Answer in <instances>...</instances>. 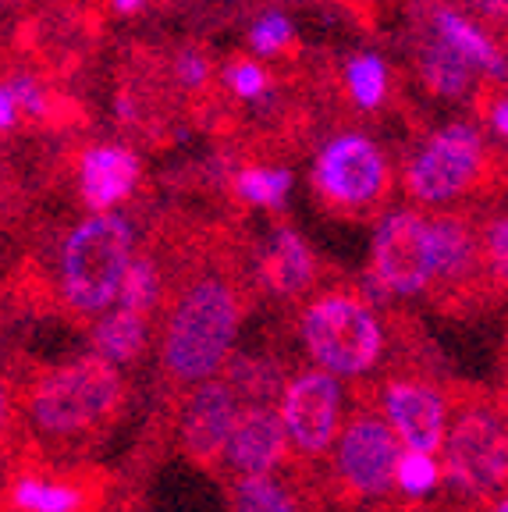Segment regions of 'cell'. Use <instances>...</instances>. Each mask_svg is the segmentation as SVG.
I'll list each match as a JSON object with an SVG mask.
<instances>
[{"label": "cell", "instance_id": "cell-7", "mask_svg": "<svg viewBox=\"0 0 508 512\" xmlns=\"http://www.w3.org/2000/svg\"><path fill=\"white\" fill-rule=\"evenodd\" d=\"M395 164L388 150L363 128H338L313 153L310 185L317 200L338 217L384 214L395 192Z\"/></svg>", "mask_w": 508, "mask_h": 512}, {"label": "cell", "instance_id": "cell-32", "mask_svg": "<svg viewBox=\"0 0 508 512\" xmlns=\"http://www.w3.org/2000/svg\"><path fill=\"white\" fill-rule=\"evenodd\" d=\"M480 111H484V128H487V132H491L498 143L508 146V86H494V93L484 96Z\"/></svg>", "mask_w": 508, "mask_h": 512}, {"label": "cell", "instance_id": "cell-36", "mask_svg": "<svg viewBox=\"0 0 508 512\" xmlns=\"http://www.w3.org/2000/svg\"><path fill=\"white\" fill-rule=\"evenodd\" d=\"M104 4L114 11V15H125V18L128 15H139V11L146 8V0H104Z\"/></svg>", "mask_w": 508, "mask_h": 512}, {"label": "cell", "instance_id": "cell-8", "mask_svg": "<svg viewBox=\"0 0 508 512\" xmlns=\"http://www.w3.org/2000/svg\"><path fill=\"white\" fill-rule=\"evenodd\" d=\"M402 452V438H398L395 427L384 420V413L374 402L352 409L342 434L334 441L331 456H327L331 491L349 505L381 502V498H388L395 491V473Z\"/></svg>", "mask_w": 508, "mask_h": 512}, {"label": "cell", "instance_id": "cell-3", "mask_svg": "<svg viewBox=\"0 0 508 512\" xmlns=\"http://www.w3.org/2000/svg\"><path fill=\"white\" fill-rule=\"evenodd\" d=\"M135 253V224L121 210H89L57 242V303L72 317H100L118 306Z\"/></svg>", "mask_w": 508, "mask_h": 512}, {"label": "cell", "instance_id": "cell-5", "mask_svg": "<svg viewBox=\"0 0 508 512\" xmlns=\"http://www.w3.org/2000/svg\"><path fill=\"white\" fill-rule=\"evenodd\" d=\"M491 132L469 118L430 128L398 171L405 200L430 210H452L491 178Z\"/></svg>", "mask_w": 508, "mask_h": 512}, {"label": "cell", "instance_id": "cell-9", "mask_svg": "<svg viewBox=\"0 0 508 512\" xmlns=\"http://www.w3.org/2000/svg\"><path fill=\"white\" fill-rule=\"evenodd\" d=\"M377 285L391 299L430 296L437 285L434 214L416 203L391 207L377 217L370 235V267Z\"/></svg>", "mask_w": 508, "mask_h": 512}, {"label": "cell", "instance_id": "cell-31", "mask_svg": "<svg viewBox=\"0 0 508 512\" xmlns=\"http://www.w3.org/2000/svg\"><path fill=\"white\" fill-rule=\"evenodd\" d=\"M171 79L178 82V89L185 93H207L214 82V61L207 50L199 47H182L171 57Z\"/></svg>", "mask_w": 508, "mask_h": 512}, {"label": "cell", "instance_id": "cell-13", "mask_svg": "<svg viewBox=\"0 0 508 512\" xmlns=\"http://www.w3.org/2000/svg\"><path fill=\"white\" fill-rule=\"evenodd\" d=\"M143 185V157L121 139L89 143L75 157V192L86 210H121Z\"/></svg>", "mask_w": 508, "mask_h": 512}, {"label": "cell", "instance_id": "cell-17", "mask_svg": "<svg viewBox=\"0 0 508 512\" xmlns=\"http://www.w3.org/2000/svg\"><path fill=\"white\" fill-rule=\"evenodd\" d=\"M320 281L317 249L299 235L292 224H274L256 253V285L274 299H302L310 296Z\"/></svg>", "mask_w": 508, "mask_h": 512}, {"label": "cell", "instance_id": "cell-19", "mask_svg": "<svg viewBox=\"0 0 508 512\" xmlns=\"http://www.w3.org/2000/svg\"><path fill=\"white\" fill-rule=\"evenodd\" d=\"M100 495L79 477H50L22 470L8 480V512H89Z\"/></svg>", "mask_w": 508, "mask_h": 512}, {"label": "cell", "instance_id": "cell-23", "mask_svg": "<svg viewBox=\"0 0 508 512\" xmlns=\"http://www.w3.org/2000/svg\"><path fill=\"white\" fill-rule=\"evenodd\" d=\"M231 512H302V495L278 473L231 477Z\"/></svg>", "mask_w": 508, "mask_h": 512}, {"label": "cell", "instance_id": "cell-15", "mask_svg": "<svg viewBox=\"0 0 508 512\" xmlns=\"http://www.w3.org/2000/svg\"><path fill=\"white\" fill-rule=\"evenodd\" d=\"M434 253H437V285L441 296H469L477 285H487L484 239L480 228L459 210H437L434 214Z\"/></svg>", "mask_w": 508, "mask_h": 512}, {"label": "cell", "instance_id": "cell-26", "mask_svg": "<svg viewBox=\"0 0 508 512\" xmlns=\"http://www.w3.org/2000/svg\"><path fill=\"white\" fill-rule=\"evenodd\" d=\"M221 86L231 100H239V104H246V107H256V104H267L270 96H274V75H270L267 61L256 54L231 57V61L221 68Z\"/></svg>", "mask_w": 508, "mask_h": 512}, {"label": "cell", "instance_id": "cell-2", "mask_svg": "<svg viewBox=\"0 0 508 512\" xmlns=\"http://www.w3.org/2000/svg\"><path fill=\"white\" fill-rule=\"evenodd\" d=\"M128 402V381L118 363L100 352L43 367L22 388L25 431L47 448L75 452L86 441L107 434Z\"/></svg>", "mask_w": 508, "mask_h": 512}, {"label": "cell", "instance_id": "cell-33", "mask_svg": "<svg viewBox=\"0 0 508 512\" xmlns=\"http://www.w3.org/2000/svg\"><path fill=\"white\" fill-rule=\"evenodd\" d=\"M459 4L494 29H508V0H459Z\"/></svg>", "mask_w": 508, "mask_h": 512}, {"label": "cell", "instance_id": "cell-38", "mask_svg": "<svg viewBox=\"0 0 508 512\" xmlns=\"http://www.w3.org/2000/svg\"><path fill=\"white\" fill-rule=\"evenodd\" d=\"M338 4H345V8H352V11H370L377 0H338Z\"/></svg>", "mask_w": 508, "mask_h": 512}, {"label": "cell", "instance_id": "cell-20", "mask_svg": "<svg viewBox=\"0 0 508 512\" xmlns=\"http://www.w3.org/2000/svg\"><path fill=\"white\" fill-rule=\"evenodd\" d=\"M153 324L150 313L128 310V306H111L107 313L93 320L89 328V349L100 352L104 360L128 367V363L143 360L146 349H150Z\"/></svg>", "mask_w": 508, "mask_h": 512}, {"label": "cell", "instance_id": "cell-14", "mask_svg": "<svg viewBox=\"0 0 508 512\" xmlns=\"http://www.w3.org/2000/svg\"><path fill=\"white\" fill-rule=\"evenodd\" d=\"M292 438H288L285 416L270 402H246L235 431H231L224 470L231 477H256V473H278L292 459Z\"/></svg>", "mask_w": 508, "mask_h": 512}, {"label": "cell", "instance_id": "cell-30", "mask_svg": "<svg viewBox=\"0 0 508 512\" xmlns=\"http://www.w3.org/2000/svg\"><path fill=\"white\" fill-rule=\"evenodd\" d=\"M480 239H484L487 285L494 292H508V210L480 224Z\"/></svg>", "mask_w": 508, "mask_h": 512}, {"label": "cell", "instance_id": "cell-11", "mask_svg": "<svg viewBox=\"0 0 508 512\" xmlns=\"http://www.w3.org/2000/svg\"><path fill=\"white\" fill-rule=\"evenodd\" d=\"M242 406L246 402H242V395L235 392V384L224 374L185 388L178 424H175V438L178 448H182V456L192 466H203V470L224 466V452H228L231 431L239 424Z\"/></svg>", "mask_w": 508, "mask_h": 512}, {"label": "cell", "instance_id": "cell-28", "mask_svg": "<svg viewBox=\"0 0 508 512\" xmlns=\"http://www.w3.org/2000/svg\"><path fill=\"white\" fill-rule=\"evenodd\" d=\"M295 40H299V32H295V22L285 8H263L260 15L249 22V32H246L249 54L263 57V61L285 57L288 50L295 47Z\"/></svg>", "mask_w": 508, "mask_h": 512}, {"label": "cell", "instance_id": "cell-1", "mask_svg": "<svg viewBox=\"0 0 508 512\" xmlns=\"http://www.w3.org/2000/svg\"><path fill=\"white\" fill-rule=\"evenodd\" d=\"M246 320V281L231 267H199L167 292L160 320V370L167 384L192 388L224 374Z\"/></svg>", "mask_w": 508, "mask_h": 512}, {"label": "cell", "instance_id": "cell-22", "mask_svg": "<svg viewBox=\"0 0 508 512\" xmlns=\"http://www.w3.org/2000/svg\"><path fill=\"white\" fill-rule=\"evenodd\" d=\"M342 89L349 96V104L359 114H377L388 107L391 93H395V75L391 64L381 50H352L342 61Z\"/></svg>", "mask_w": 508, "mask_h": 512}, {"label": "cell", "instance_id": "cell-37", "mask_svg": "<svg viewBox=\"0 0 508 512\" xmlns=\"http://www.w3.org/2000/svg\"><path fill=\"white\" fill-rule=\"evenodd\" d=\"M487 512H508V488L501 491V495H494L491 502H487Z\"/></svg>", "mask_w": 508, "mask_h": 512}, {"label": "cell", "instance_id": "cell-27", "mask_svg": "<svg viewBox=\"0 0 508 512\" xmlns=\"http://www.w3.org/2000/svg\"><path fill=\"white\" fill-rule=\"evenodd\" d=\"M445 484V463L437 459V452H423V448H405L398 459L395 473V491L409 502H423V498L437 495V488Z\"/></svg>", "mask_w": 508, "mask_h": 512}, {"label": "cell", "instance_id": "cell-10", "mask_svg": "<svg viewBox=\"0 0 508 512\" xmlns=\"http://www.w3.org/2000/svg\"><path fill=\"white\" fill-rule=\"evenodd\" d=\"M345 381L334 377L331 370L317 367H299L285 381V392L278 399V409L285 416L288 438H292V452L299 463H317V459L331 456L334 441L345 427Z\"/></svg>", "mask_w": 508, "mask_h": 512}, {"label": "cell", "instance_id": "cell-21", "mask_svg": "<svg viewBox=\"0 0 508 512\" xmlns=\"http://www.w3.org/2000/svg\"><path fill=\"white\" fill-rule=\"evenodd\" d=\"M228 189L242 207L263 210V214H281L295 192V175H292V168H285V164L249 160V164L231 168Z\"/></svg>", "mask_w": 508, "mask_h": 512}, {"label": "cell", "instance_id": "cell-34", "mask_svg": "<svg viewBox=\"0 0 508 512\" xmlns=\"http://www.w3.org/2000/svg\"><path fill=\"white\" fill-rule=\"evenodd\" d=\"M18 125H22V114H18L15 96H11V89L0 82V132H4V136H11Z\"/></svg>", "mask_w": 508, "mask_h": 512}, {"label": "cell", "instance_id": "cell-25", "mask_svg": "<svg viewBox=\"0 0 508 512\" xmlns=\"http://www.w3.org/2000/svg\"><path fill=\"white\" fill-rule=\"evenodd\" d=\"M235 392L242 395V402H274L285 392L288 377L281 374L278 363L260 360V356H231L228 370H224Z\"/></svg>", "mask_w": 508, "mask_h": 512}, {"label": "cell", "instance_id": "cell-24", "mask_svg": "<svg viewBox=\"0 0 508 512\" xmlns=\"http://www.w3.org/2000/svg\"><path fill=\"white\" fill-rule=\"evenodd\" d=\"M167 303V274L160 267V260L153 253H135V260L128 264L125 285H121L118 306L139 313H157Z\"/></svg>", "mask_w": 508, "mask_h": 512}, {"label": "cell", "instance_id": "cell-18", "mask_svg": "<svg viewBox=\"0 0 508 512\" xmlns=\"http://www.w3.org/2000/svg\"><path fill=\"white\" fill-rule=\"evenodd\" d=\"M413 64H416V75H420V86L430 96H437V100H448V104L473 100L477 89L484 86V75L420 11H416V22H413Z\"/></svg>", "mask_w": 508, "mask_h": 512}, {"label": "cell", "instance_id": "cell-35", "mask_svg": "<svg viewBox=\"0 0 508 512\" xmlns=\"http://www.w3.org/2000/svg\"><path fill=\"white\" fill-rule=\"evenodd\" d=\"M114 118H118L121 125H135V121L143 118V107H139V96L128 93V89H121V93L114 96Z\"/></svg>", "mask_w": 508, "mask_h": 512}, {"label": "cell", "instance_id": "cell-4", "mask_svg": "<svg viewBox=\"0 0 508 512\" xmlns=\"http://www.w3.org/2000/svg\"><path fill=\"white\" fill-rule=\"evenodd\" d=\"M295 328L310 363L331 370L345 384L366 381L388 356L381 310L359 288H320L299 306Z\"/></svg>", "mask_w": 508, "mask_h": 512}, {"label": "cell", "instance_id": "cell-29", "mask_svg": "<svg viewBox=\"0 0 508 512\" xmlns=\"http://www.w3.org/2000/svg\"><path fill=\"white\" fill-rule=\"evenodd\" d=\"M4 86H8L11 96H15L22 121H32V125H47V121H54L57 96H54V89H50L47 82L40 79V75L11 72L8 79H4Z\"/></svg>", "mask_w": 508, "mask_h": 512}, {"label": "cell", "instance_id": "cell-12", "mask_svg": "<svg viewBox=\"0 0 508 512\" xmlns=\"http://www.w3.org/2000/svg\"><path fill=\"white\" fill-rule=\"evenodd\" d=\"M374 406L384 413L405 448L441 452L452 427L455 402L437 381L423 374H391L377 384Z\"/></svg>", "mask_w": 508, "mask_h": 512}, {"label": "cell", "instance_id": "cell-16", "mask_svg": "<svg viewBox=\"0 0 508 512\" xmlns=\"http://www.w3.org/2000/svg\"><path fill=\"white\" fill-rule=\"evenodd\" d=\"M420 15L434 25L462 57H466L484 82L508 86V47L494 36V25L466 11L459 0H420Z\"/></svg>", "mask_w": 508, "mask_h": 512}, {"label": "cell", "instance_id": "cell-6", "mask_svg": "<svg viewBox=\"0 0 508 512\" xmlns=\"http://www.w3.org/2000/svg\"><path fill=\"white\" fill-rule=\"evenodd\" d=\"M445 484L469 505L491 502L508 488V406L487 395L455 402L452 427L441 445Z\"/></svg>", "mask_w": 508, "mask_h": 512}]
</instances>
